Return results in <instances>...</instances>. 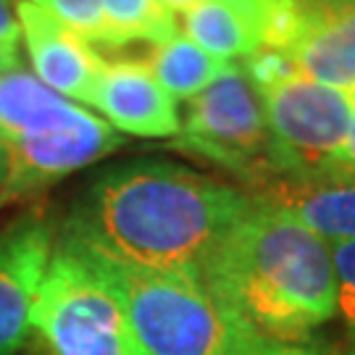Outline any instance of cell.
I'll list each match as a JSON object with an SVG mask.
<instances>
[{"mask_svg":"<svg viewBox=\"0 0 355 355\" xmlns=\"http://www.w3.org/2000/svg\"><path fill=\"white\" fill-rule=\"evenodd\" d=\"M250 192L171 161L108 166L74 200L58 237L140 271L200 277Z\"/></svg>","mask_w":355,"mask_h":355,"instance_id":"cell-1","label":"cell"},{"mask_svg":"<svg viewBox=\"0 0 355 355\" xmlns=\"http://www.w3.org/2000/svg\"><path fill=\"white\" fill-rule=\"evenodd\" d=\"M200 279L232 321L271 343H305L337 318L329 242L258 200L218 240Z\"/></svg>","mask_w":355,"mask_h":355,"instance_id":"cell-2","label":"cell"},{"mask_svg":"<svg viewBox=\"0 0 355 355\" xmlns=\"http://www.w3.org/2000/svg\"><path fill=\"white\" fill-rule=\"evenodd\" d=\"M24 347L29 355H137L114 284L74 242L55 237Z\"/></svg>","mask_w":355,"mask_h":355,"instance_id":"cell-3","label":"cell"},{"mask_svg":"<svg viewBox=\"0 0 355 355\" xmlns=\"http://www.w3.org/2000/svg\"><path fill=\"white\" fill-rule=\"evenodd\" d=\"M95 261L119 295L137 355L229 353L240 324L216 303L200 277L127 268L101 255Z\"/></svg>","mask_w":355,"mask_h":355,"instance_id":"cell-4","label":"cell"},{"mask_svg":"<svg viewBox=\"0 0 355 355\" xmlns=\"http://www.w3.org/2000/svg\"><path fill=\"white\" fill-rule=\"evenodd\" d=\"M258 95L266 116L268 155L277 182L308 184L337 179L355 92L295 74Z\"/></svg>","mask_w":355,"mask_h":355,"instance_id":"cell-5","label":"cell"},{"mask_svg":"<svg viewBox=\"0 0 355 355\" xmlns=\"http://www.w3.org/2000/svg\"><path fill=\"white\" fill-rule=\"evenodd\" d=\"M187 103L179 135L168 142L174 150L221 166L253 195L277 182L261 95L240 66L229 64L214 85Z\"/></svg>","mask_w":355,"mask_h":355,"instance_id":"cell-6","label":"cell"},{"mask_svg":"<svg viewBox=\"0 0 355 355\" xmlns=\"http://www.w3.org/2000/svg\"><path fill=\"white\" fill-rule=\"evenodd\" d=\"M37 114L6 142L8 177L0 190V205L32 198L58 179L101 161L124 145V137L101 116L66 98Z\"/></svg>","mask_w":355,"mask_h":355,"instance_id":"cell-7","label":"cell"},{"mask_svg":"<svg viewBox=\"0 0 355 355\" xmlns=\"http://www.w3.org/2000/svg\"><path fill=\"white\" fill-rule=\"evenodd\" d=\"M55 237L58 227L40 208L0 232V355H16L26 345Z\"/></svg>","mask_w":355,"mask_h":355,"instance_id":"cell-8","label":"cell"},{"mask_svg":"<svg viewBox=\"0 0 355 355\" xmlns=\"http://www.w3.org/2000/svg\"><path fill=\"white\" fill-rule=\"evenodd\" d=\"M89 105L98 108L103 121L119 135L166 140L177 137L182 127L177 101L155 82L148 64L135 58L103 64Z\"/></svg>","mask_w":355,"mask_h":355,"instance_id":"cell-9","label":"cell"},{"mask_svg":"<svg viewBox=\"0 0 355 355\" xmlns=\"http://www.w3.org/2000/svg\"><path fill=\"white\" fill-rule=\"evenodd\" d=\"M16 19L35 76L53 92L89 105L105 64L98 51L51 13L26 0L16 3Z\"/></svg>","mask_w":355,"mask_h":355,"instance_id":"cell-10","label":"cell"},{"mask_svg":"<svg viewBox=\"0 0 355 355\" xmlns=\"http://www.w3.org/2000/svg\"><path fill=\"white\" fill-rule=\"evenodd\" d=\"M250 198L292 216L329 245L355 240V177L308 184L277 182Z\"/></svg>","mask_w":355,"mask_h":355,"instance_id":"cell-11","label":"cell"},{"mask_svg":"<svg viewBox=\"0 0 355 355\" xmlns=\"http://www.w3.org/2000/svg\"><path fill=\"white\" fill-rule=\"evenodd\" d=\"M290 55L308 79L355 92V3L334 11H313Z\"/></svg>","mask_w":355,"mask_h":355,"instance_id":"cell-12","label":"cell"},{"mask_svg":"<svg viewBox=\"0 0 355 355\" xmlns=\"http://www.w3.org/2000/svg\"><path fill=\"white\" fill-rule=\"evenodd\" d=\"M184 29L200 51L227 64L263 48L258 0H198L184 11Z\"/></svg>","mask_w":355,"mask_h":355,"instance_id":"cell-13","label":"cell"},{"mask_svg":"<svg viewBox=\"0 0 355 355\" xmlns=\"http://www.w3.org/2000/svg\"><path fill=\"white\" fill-rule=\"evenodd\" d=\"M145 64L174 101H192L229 69L227 61L200 51L187 35H177L164 45H155Z\"/></svg>","mask_w":355,"mask_h":355,"instance_id":"cell-14","label":"cell"},{"mask_svg":"<svg viewBox=\"0 0 355 355\" xmlns=\"http://www.w3.org/2000/svg\"><path fill=\"white\" fill-rule=\"evenodd\" d=\"M105 48H124L129 42L164 45L177 37V19L161 0H101Z\"/></svg>","mask_w":355,"mask_h":355,"instance_id":"cell-15","label":"cell"},{"mask_svg":"<svg viewBox=\"0 0 355 355\" xmlns=\"http://www.w3.org/2000/svg\"><path fill=\"white\" fill-rule=\"evenodd\" d=\"M26 3L51 13L53 19H58L74 35L87 40L89 45H103L105 42L101 0H26Z\"/></svg>","mask_w":355,"mask_h":355,"instance_id":"cell-16","label":"cell"},{"mask_svg":"<svg viewBox=\"0 0 355 355\" xmlns=\"http://www.w3.org/2000/svg\"><path fill=\"white\" fill-rule=\"evenodd\" d=\"M240 69L258 92H266V89L292 79L295 74H300L290 53L274 51V48H258L250 55H245Z\"/></svg>","mask_w":355,"mask_h":355,"instance_id":"cell-17","label":"cell"},{"mask_svg":"<svg viewBox=\"0 0 355 355\" xmlns=\"http://www.w3.org/2000/svg\"><path fill=\"white\" fill-rule=\"evenodd\" d=\"M329 250L337 287V316L343 318L347 334L355 337V240L334 242Z\"/></svg>","mask_w":355,"mask_h":355,"instance_id":"cell-18","label":"cell"},{"mask_svg":"<svg viewBox=\"0 0 355 355\" xmlns=\"http://www.w3.org/2000/svg\"><path fill=\"white\" fill-rule=\"evenodd\" d=\"M258 355H324V353L311 343H271V340H261Z\"/></svg>","mask_w":355,"mask_h":355,"instance_id":"cell-19","label":"cell"},{"mask_svg":"<svg viewBox=\"0 0 355 355\" xmlns=\"http://www.w3.org/2000/svg\"><path fill=\"white\" fill-rule=\"evenodd\" d=\"M21 40V29H19V19L11 11L8 3H0V45H19Z\"/></svg>","mask_w":355,"mask_h":355,"instance_id":"cell-20","label":"cell"},{"mask_svg":"<svg viewBox=\"0 0 355 355\" xmlns=\"http://www.w3.org/2000/svg\"><path fill=\"white\" fill-rule=\"evenodd\" d=\"M261 340H263V337H258V334H253V331H248L245 327H237L227 355H258V345H261Z\"/></svg>","mask_w":355,"mask_h":355,"instance_id":"cell-21","label":"cell"},{"mask_svg":"<svg viewBox=\"0 0 355 355\" xmlns=\"http://www.w3.org/2000/svg\"><path fill=\"white\" fill-rule=\"evenodd\" d=\"M355 177V103H353V119H350V132H347V142H345L343 158L337 166V179Z\"/></svg>","mask_w":355,"mask_h":355,"instance_id":"cell-22","label":"cell"},{"mask_svg":"<svg viewBox=\"0 0 355 355\" xmlns=\"http://www.w3.org/2000/svg\"><path fill=\"white\" fill-rule=\"evenodd\" d=\"M13 69H21L19 45H0V74L3 71H13Z\"/></svg>","mask_w":355,"mask_h":355,"instance_id":"cell-23","label":"cell"},{"mask_svg":"<svg viewBox=\"0 0 355 355\" xmlns=\"http://www.w3.org/2000/svg\"><path fill=\"white\" fill-rule=\"evenodd\" d=\"M308 8L313 11H334V8H345V6H353L355 0H300Z\"/></svg>","mask_w":355,"mask_h":355,"instance_id":"cell-24","label":"cell"},{"mask_svg":"<svg viewBox=\"0 0 355 355\" xmlns=\"http://www.w3.org/2000/svg\"><path fill=\"white\" fill-rule=\"evenodd\" d=\"M168 11H179V13H184V11H190L192 6L198 3V0H161Z\"/></svg>","mask_w":355,"mask_h":355,"instance_id":"cell-25","label":"cell"},{"mask_svg":"<svg viewBox=\"0 0 355 355\" xmlns=\"http://www.w3.org/2000/svg\"><path fill=\"white\" fill-rule=\"evenodd\" d=\"M6 177H8V150H6V142L0 140V190L6 184Z\"/></svg>","mask_w":355,"mask_h":355,"instance_id":"cell-26","label":"cell"},{"mask_svg":"<svg viewBox=\"0 0 355 355\" xmlns=\"http://www.w3.org/2000/svg\"><path fill=\"white\" fill-rule=\"evenodd\" d=\"M337 355H355V337H350V340H347V345H345Z\"/></svg>","mask_w":355,"mask_h":355,"instance_id":"cell-27","label":"cell"},{"mask_svg":"<svg viewBox=\"0 0 355 355\" xmlns=\"http://www.w3.org/2000/svg\"><path fill=\"white\" fill-rule=\"evenodd\" d=\"M0 3H8V6H11V3H13V0H0Z\"/></svg>","mask_w":355,"mask_h":355,"instance_id":"cell-28","label":"cell"}]
</instances>
